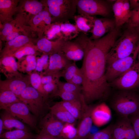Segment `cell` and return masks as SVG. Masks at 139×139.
Listing matches in <instances>:
<instances>
[{"mask_svg":"<svg viewBox=\"0 0 139 139\" xmlns=\"http://www.w3.org/2000/svg\"><path fill=\"white\" fill-rule=\"evenodd\" d=\"M120 33L115 28L98 39L89 38L85 44L80 69L83 78L81 93L88 104L109 94L110 84L106 76L107 58Z\"/></svg>","mask_w":139,"mask_h":139,"instance_id":"1","label":"cell"},{"mask_svg":"<svg viewBox=\"0 0 139 139\" xmlns=\"http://www.w3.org/2000/svg\"><path fill=\"white\" fill-rule=\"evenodd\" d=\"M139 41V34L134 28H127L117 40L109 53L107 64L127 57L135 50Z\"/></svg>","mask_w":139,"mask_h":139,"instance_id":"2","label":"cell"},{"mask_svg":"<svg viewBox=\"0 0 139 139\" xmlns=\"http://www.w3.org/2000/svg\"><path fill=\"white\" fill-rule=\"evenodd\" d=\"M111 105L121 117H128L139 112V96L130 90H120L114 96Z\"/></svg>","mask_w":139,"mask_h":139,"instance_id":"3","label":"cell"},{"mask_svg":"<svg viewBox=\"0 0 139 139\" xmlns=\"http://www.w3.org/2000/svg\"><path fill=\"white\" fill-rule=\"evenodd\" d=\"M54 23H64L73 20L77 10L76 0L45 1Z\"/></svg>","mask_w":139,"mask_h":139,"instance_id":"4","label":"cell"},{"mask_svg":"<svg viewBox=\"0 0 139 139\" xmlns=\"http://www.w3.org/2000/svg\"><path fill=\"white\" fill-rule=\"evenodd\" d=\"M19 99L36 118L40 117L46 108V100L31 85L23 90Z\"/></svg>","mask_w":139,"mask_h":139,"instance_id":"5","label":"cell"},{"mask_svg":"<svg viewBox=\"0 0 139 139\" xmlns=\"http://www.w3.org/2000/svg\"><path fill=\"white\" fill-rule=\"evenodd\" d=\"M138 49L137 44L135 50L130 55L117 59L108 65L106 68V76L108 82H111L135 64Z\"/></svg>","mask_w":139,"mask_h":139,"instance_id":"6","label":"cell"},{"mask_svg":"<svg viewBox=\"0 0 139 139\" xmlns=\"http://www.w3.org/2000/svg\"><path fill=\"white\" fill-rule=\"evenodd\" d=\"M89 38L87 34L80 32L74 40L65 41L62 52L70 60L75 62L81 60L84 57L85 46Z\"/></svg>","mask_w":139,"mask_h":139,"instance_id":"7","label":"cell"},{"mask_svg":"<svg viewBox=\"0 0 139 139\" xmlns=\"http://www.w3.org/2000/svg\"><path fill=\"white\" fill-rule=\"evenodd\" d=\"M77 10L79 14L94 16L98 15L106 17L109 13L106 2L102 0H76Z\"/></svg>","mask_w":139,"mask_h":139,"instance_id":"8","label":"cell"},{"mask_svg":"<svg viewBox=\"0 0 139 139\" xmlns=\"http://www.w3.org/2000/svg\"><path fill=\"white\" fill-rule=\"evenodd\" d=\"M121 90H130L139 86V63H136L131 68L110 83Z\"/></svg>","mask_w":139,"mask_h":139,"instance_id":"9","label":"cell"},{"mask_svg":"<svg viewBox=\"0 0 139 139\" xmlns=\"http://www.w3.org/2000/svg\"><path fill=\"white\" fill-rule=\"evenodd\" d=\"M2 109L7 111L23 123L37 130L36 118L23 102H17L5 107Z\"/></svg>","mask_w":139,"mask_h":139,"instance_id":"10","label":"cell"},{"mask_svg":"<svg viewBox=\"0 0 139 139\" xmlns=\"http://www.w3.org/2000/svg\"><path fill=\"white\" fill-rule=\"evenodd\" d=\"M82 110L80 121L77 128V139H87L88 135L93 123L91 114L94 107L88 105L81 93Z\"/></svg>","mask_w":139,"mask_h":139,"instance_id":"11","label":"cell"},{"mask_svg":"<svg viewBox=\"0 0 139 139\" xmlns=\"http://www.w3.org/2000/svg\"><path fill=\"white\" fill-rule=\"evenodd\" d=\"M29 75H22L0 80V90H8L13 92L19 99L23 90L31 85Z\"/></svg>","mask_w":139,"mask_h":139,"instance_id":"12","label":"cell"},{"mask_svg":"<svg viewBox=\"0 0 139 139\" xmlns=\"http://www.w3.org/2000/svg\"><path fill=\"white\" fill-rule=\"evenodd\" d=\"M112 125V139H137L128 117H123Z\"/></svg>","mask_w":139,"mask_h":139,"instance_id":"13","label":"cell"},{"mask_svg":"<svg viewBox=\"0 0 139 139\" xmlns=\"http://www.w3.org/2000/svg\"><path fill=\"white\" fill-rule=\"evenodd\" d=\"M64 123L57 119L50 111L41 121L40 131L52 136L60 137Z\"/></svg>","mask_w":139,"mask_h":139,"instance_id":"14","label":"cell"},{"mask_svg":"<svg viewBox=\"0 0 139 139\" xmlns=\"http://www.w3.org/2000/svg\"><path fill=\"white\" fill-rule=\"evenodd\" d=\"M93 23L92 34L89 37L92 40L100 39L116 28L115 20L106 17L98 18L94 16Z\"/></svg>","mask_w":139,"mask_h":139,"instance_id":"15","label":"cell"},{"mask_svg":"<svg viewBox=\"0 0 139 139\" xmlns=\"http://www.w3.org/2000/svg\"><path fill=\"white\" fill-rule=\"evenodd\" d=\"M71 62L62 52L53 54L49 56L48 68L41 74L45 75L59 73Z\"/></svg>","mask_w":139,"mask_h":139,"instance_id":"16","label":"cell"},{"mask_svg":"<svg viewBox=\"0 0 139 139\" xmlns=\"http://www.w3.org/2000/svg\"><path fill=\"white\" fill-rule=\"evenodd\" d=\"M65 41L63 38L51 41L43 38L38 41L36 46L39 51L49 56L62 52V47Z\"/></svg>","mask_w":139,"mask_h":139,"instance_id":"17","label":"cell"},{"mask_svg":"<svg viewBox=\"0 0 139 139\" xmlns=\"http://www.w3.org/2000/svg\"><path fill=\"white\" fill-rule=\"evenodd\" d=\"M91 116L93 123L99 127L110 121L111 117V111L108 106L102 102L94 107Z\"/></svg>","mask_w":139,"mask_h":139,"instance_id":"18","label":"cell"},{"mask_svg":"<svg viewBox=\"0 0 139 139\" xmlns=\"http://www.w3.org/2000/svg\"><path fill=\"white\" fill-rule=\"evenodd\" d=\"M26 35L21 34L14 39L7 41L1 52L0 57L12 56L17 50L26 44L31 42Z\"/></svg>","mask_w":139,"mask_h":139,"instance_id":"19","label":"cell"},{"mask_svg":"<svg viewBox=\"0 0 139 139\" xmlns=\"http://www.w3.org/2000/svg\"><path fill=\"white\" fill-rule=\"evenodd\" d=\"M18 0H0V22L4 24L14 20L13 16L18 10Z\"/></svg>","mask_w":139,"mask_h":139,"instance_id":"20","label":"cell"},{"mask_svg":"<svg viewBox=\"0 0 139 139\" xmlns=\"http://www.w3.org/2000/svg\"><path fill=\"white\" fill-rule=\"evenodd\" d=\"M0 66L1 71L7 79L22 75L19 71L18 62L13 56H7L1 58Z\"/></svg>","mask_w":139,"mask_h":139,"instance_id":"21","label":"cell"},{"mask_svg":"<svg viewBox=\"0 0 139 139\" xmlns=\"http://www.w3.org/2000/svg\"><path fill=\"white\" fill-rule=\"evenodd\" d=\"M4 125V129L11 131L14 128L30 132V129L23 123L15 118L10 113L5 110L0 115Z\"/></svg>","mask_w":139,"mask_h":139,"instance_id":"22","label":"cell"},{"mask_svg":"<svg viewBox=\"0 0 139 139\" xmlns=\"http://www.w3.org/2000/svg\"><path fill=\"white\" fill-rule=\"evenodd\" d=\"M94 16L83 14L75 15L73 20L80 32H92L94 26Z\"/></svg>","mask_w":139,"mask_h":139,"instance_id":"23","label":"cell"},{"mask_svg":"<svg viewBox=\"0 0 139 139\" xmlns=\"http://www.w3.org/2000/svg\"><path fill=\"white\" fill-rule=\"evenodd\" d=\"M50 112L58 119L64 123L75 124L76 119L59 102L49 107Z\"/></svg>","mask_w":139,"mask_h":139,"instance_id":"24","label":"cell"},{"mask_svg":"<svg viewBox=\"0 0 139 139\" xmlns=\"http://www.w3.org/2000/svg\"><path fill=\"white\" fill-rule=\"evenodd\" d=\"M38 135L24 130L16 129L3 133L0 139H37Z\"/></svg>","mask_w":139,"mask_h":139,"instance_id":"25","label":"cell"},{"mask_svg":"<svg viewBox=\"0 0 139 139\" xmlns=\"http://www.w3.org/2000/svg\"><path fill=\"white\" fill-rule=\"evenodd\" d=\"M62 38L65 41H71L77 37L80 32L76 24L69 21L60 23Z\"/></svg>","mask_w":139,"mask_h":139,"instance_id":"26","label":"cell"},{"mask_svg":"<svg viewBox=\"0 0 139 139\" xmlns=\"http://www.w3.org/2000/svg\"><path fill=\"white\" fill-rule=\"evenodd\" d=\"M52 22V16L49 12L48 7H45L44 9L37 14L33 16L30 22V24L33 28L36 27L40 23L46 27L50 24Z\"/></svg>","mask_w":139,"mask_h":139,"instance_id":"27","label":"cell"},{"mask_svg":"<svg viewBox=\"0 0 139 139\" xmlns=\"http://www.w3.org/2000/svg\"><path fill=\"white\" fill-rule=\"evenodd\" d=\"M44 6L46 7L44 2L34 0H26L23 2L20 7H18V10L22 9L34 16L43 10Z\"/></svg>","mask_w":139,"mask_h":139,"instance_id":"28","label":"cell"},{"mask_svg":"<svg viewBox=\"0 0 139 139\" xmlns=\"http://www.w3.org/2000/svg\"><path fill=\"white\" fill-rule=\"evenodd\" d=\"M59 102L75 119H80L82 110L81 100L71 101H62Z\"/></svg>","mask_w":139,"mask_h":139,"instance_id":"29","label":"cell"},{"mask_svg":"<svg viewBox=\"0 0 139 139\" xmlns=\"http://www.w3.org/2000/svg\"><path fill=\"white\" fill-rule=\"evenodd\" d=\"M19 71L26 73L29 74L35 70L37 59L36 56L30 55L27 56L20 63H18Z\"/></svg>","mask_w":139,"mask_h":139,"instance_id":"30","label":"cell"},{"mask_svg":"<svg viewBox=\"0 0 139 139\" xmlns=\"http://www.w3.org/2000/svg\"><path fill=\"white\" fill-rule=\"evenodd\" d=\"M21 101L12 92L8 90H0V108Z\"/></svg>","mask_w":139,"mask_h":139,"instance_id":"31","label":"cell"},{"mask_svg":"<svg viewBox=\"0 0 139 139\" xmlns=\"http://www.w3.org/2000/svg\"><path fill=\"white\" fill-rule=\"evenodd\" d=\"M37 50H38L36 46L34 45L32 42H30L23 46L17 50L12 56L16 58L20 61L25 56H36Z\"/></svg>","mask_w":139,"mask_h":139,"instance_id":"32","label":"cell"},{"mask_svg":"<svg viewBox=\"0 0 139 139\" xmlns=\"http://www.w3.org/2000/svg\"><path fill=\"white\" fill-rule=\"evenodd\" d=\"M123 0H116L112 7L114 15L116 27L117 28H120L125 23L123 9Z\"/></svg>","mask_w":139,"mask_h":139,"instance_id":"33","label":"cell"},{"mask_svg":"<svg viewBox=\"0 0 139 139\" xmlns=\"http://www.w3.org/2000/svg\"><path fill=\"white\" fill-rule=\"evenodd\" d=\"M31 86L39 92L46 100L48 95L44 90L41 81V77L36 72L29 74Z\"/></svg>","mask_w":139,"mask_h":139,"instance_id":"34","label":"cell"},{"mask_svg":"<svg viewBox=\"0 0 139 139\" xmlns=\"http://www.w3.org/2000/svg\"><path fill=\"white\" fill-rule=\"evenodd\" d=\"M45 32L46 35L45 38L49 40L62 38L60 23H51L47 25Z\"/></svg>","mask_w":139,"mask_h":139,"instance_id":"35","label":"cell"},{"mask_svg":"<svg viewBox=\"0 0 139 139\" xmlns=\"http://www.w3.org/2000/svg\"><path fill=\"white\" fill-rule=\"evenodd\" d=\"M17 23H16L17 19L14 20L13 21L9 22H7L3 24V28L1 31L0 32L1 39L3 40H4L7 36L11 33L18 27L21 26V22H20V20L18 18Z\"/></svg>","mask_w":139,"mask_h":139,"instance_id":"36","label":"cell"},{"mask_svg":"<svg viewBox=\"0 0 139 139\" xmlns=\"http://www.w3.org/2000/svg\"><path fill=\"white\" fill-rule=\"evenodd\" d=\"M81 93L65 91L57 89L52 97L59 96L64 101H75L81 100Z\"/></svg>","mask_w":139,"mask_h":139,"instance_id":"37","label":"cell"},{"mask_svg":"<svg viewBox=\"0 0 139 139\" xmlns=\"http://www.w3.org/2000/svg\"><path fill=\"white\" fill-rule=\"evenodd\" d=\"M79 70L75 62H71L62 71V77L67 82H69Z\"/></svg>","mask_w":139,"mask_h":139,"instance_id":"38","label":"cell"},{"mask_svg":"<svg viewBox=\"0 0 139 139\" xmlns=\"http://www.w3.org/2000/svg\"><path fill=\"white\" fill-rule=\"evenodd\" d=\"M59 90L76 93H81L82 86L76 85L69 82L59 81L57 83Z\"/></svg>","mask_w":139,"mask_h":139,"instance_id":"39","label":"cell"},{"mask_svg":"<svg viewBox=\"0 0 139 139\" xmlns=\"http://www.w3.org/2000/svg\"><path fill=\"white\" fill-rule=\"evenodd\" d=\"M127 23V28H135L139 26V7L131 10V15Z\"/></svg>","mask_w":139,"mask_h":139,"instance_id":"40","label":"cell"},{"mask_svg":"<svg viewBox=\"0 0 139 139\" xmlns=\"http://www.w3.org/2000/svg\"><path fill=\"white\" fill-rule=\"evenodd\" d=\"M112 124L110 125L105 128L100 130L88 139H112Z\"/></svg>","mask_w":139,"mask_h":139,"instance_id":"41","label":"cell"},{"mask_svg":"<svg viewBox=\"0 0 139 139\" xmlns=\"http://www.w3.org/2000/svg\"><path fill=\"white\" fill-rule=\"evenodd\" d=\"M49 56L47 55L43 54L40 58L37 59V64L35 70L36 71L42 72L48 68L49 65Z\"/></svg>","mask_w":139,"mask_h":139,"instance_id":"42","label":"cell"},{"mask_svg":"<svg viewBox=\"0 0 139 139\" xmlns=\"http://www.w3.org/2000/svg\"><path fill=\"white\" fill-rule=\"evenodd\" d=\"M40 75L41 82L43 85L52 82L57 83L59 80L60 78L62 77V71L56 73L45 75L41 73Z\"/></svg>","mask_w":139,"mask_h":139,"instance_id":"43","label":"cell"},{"mask_svg":"<svg viewBox=\"0 0 139 139\" xmlns=\"http://www.w3.org/2000/svg\"><path fill=\"white\" fill-rule=\"evenodd\" d=\"M129 118L137 138L139 139V112Z\"/></svg>","mask_w":139,"mask_h":139,"instance_id":"44","label":"cell"},{"mask_svg":"<svg viewBox=\"0 0 139 139\" xmlns=\"http://www.w3.org/2000/svg\"><path fill=\"white\" fill-rule=\"evenodd\" d=\"M123 9L124 21L125 23H126L130 17L131 13L129 0H123Z\"/></svg>","mask_w":139,"mask_h":139,"instance_id":"45","label":"cell"},{"mask_svg":"<svg viewBox=\"0 0 139 139\" xmlns=\"http://www.w3.org/2000/svg\"><path fill=\"white\" fill-rule=\"evenodd\" d=\"M57 83L52 82L43 85L44 90L48 96L49 94H51L52 97L56 92L58 89Z\"/></svg>","mask_w":139,"mask_h":139,"instance_id":"46","label":"cell"},{"mask_svg":"<svg viewBox=\"0 0 139 139\" xmlns=\"http://www.w3.org/2000/svg\"><path fill=\"white\" fill-rule=\"evenodd\" d=\"M83 81V76L79 68V70L69 82L76 85H81Z\"/></svg>","mask_w":139,"mask_h":139,"instance_id":"47","label":"cell"},{"mask_svg":"<svg viewBox=\"0 0 139 139\" xmlns=\"http://www.w3.org/2000/svg\"><path fill=\"white\" fill-rule=\"evenodd\" d=\"M21 27H18L11 33L7 36L4 40L6 41H11L21 35L20 34V32L22 31V27L19 28Z\"/></svg>","mask_w":139,"mask_h":139,"instance_id":"48","label":"cell"},{"mask_svg":"<svg viewBox=\"0 0 139 139\" xmlns=\"http://www.w3.org/2000/svg\"><path fill=\"white\" fill-rule=\"evenodd\" d=\"M37 139H62L59 137H55L50 136L45 133L40 131Z\"/></svg>","mask_w":139,"mask_h":139,"instance_id":"49","label":"cell"},{"mask_svg":"<svg viewBox=\"0 0 139 139\" xmlns=\"http://www.w3.org/2000/svg\"><path fill=\"white\" fill-rule=\"evenodd\" d=\"M100 130L99 127L94 124L91 127L87 139L92 136Z\"/></svg>","mask_w":139,"mask_h":139,"instance_id":"50","label":"cell"},{"mask_svg":"<svg viewBox=\"0 0 139 139\" xmlns=\"http://www.w3.org/2000/svg\"><path fill=\"white\" fill-rule=\"evenodd\" d=\"M129 1L131 9L139 7V0H130Z\"/></svg>","mask_w":139,"mask_h":139,"instance_id":"51","label":"cell"},{"mask_svg":"<svg viewBox=\"0 0 139 139\" xmlns=\"http://www.w3.org/2000/svg\"><path fill=\"white\" fill-rule=\"evenodd\" d=\"M4 129V125L2 120L0 118V135L2 134Z\"/></svg>","mask_w":139,"mask_h":139,"instance_id":"52","label":"cell"},{"mask_svg":"<svg viewBox=\"0 0 139 139\" xmlns=\"http://www.w3.org/2000/svg\"><path fill=\"white\" fill-rule=\"evenodd\" d=\"M137 45L138 47V55H137V57H138V62H137L138 63H139V41L138 42L137 44Z\"/></svg>","mask_w":139,"mask_h":139,"instance_id":"53","label":"cell"},{"mask_svg":"<svg viewBox=\"0 0 139 139\" xmlns=\"http://www.w3.org/2000/svg\"><path fill=\"white\" fill-rule=\"evenodd\" d=\"M136 32L139 34V26L134 28Z\"/></svg>","mask_w":139,"mask_h":139,"instance_id":"54","label":"cell"},{"mask_svg":"<svg viewBox=\"0 0 139 139\" xmlns=\"http://www.w3.org/2000/svg\"></svg>","mask_w":139,"mask_h":139,"instance_id":"55","label":"cell"}]
</instances>
